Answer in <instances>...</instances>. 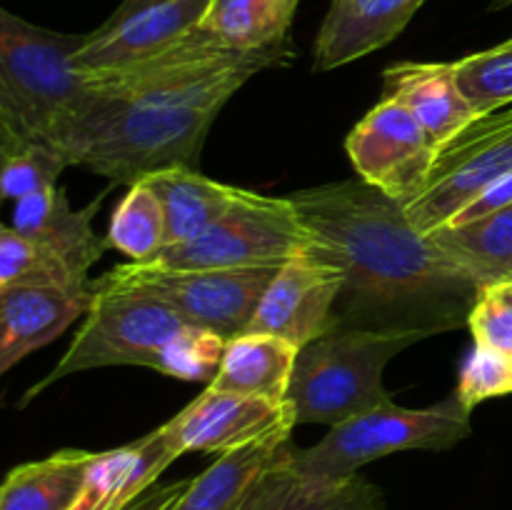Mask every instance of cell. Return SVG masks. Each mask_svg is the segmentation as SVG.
I'll use <instances>...</instances> for the list:
<instances>
[{"mask_svg": "<svg viewBox=\"0 0 512 510\" xmlns=\"http://www.w3.org/2000/svg\"><path fill=\"white\" fill-rule=\"evenodd\" d=\"M418 335L330 330L303 345L290 380L288 403L298 423L340 425L390 400L385 365L418 343Z\"/></svg>", "mask_w": 512, "mask_h": 510, "instance_id": "4", "label": "cell"}, {"mask_svg": "<svg viewBox=\"0 0 512 510\" xmlns=\"http://www.w3.org/2000/svg\"><path fill=\"white\" fill-rule=\"evenodd\" d=\"M453 65L460 90L478 115L498 113L512 103V38Z\"/></svg>", "mask_w": 512, "mask_h": 510, "instance_id": "28", "label": "cell"}, {"mask_svg": "<svg viewBox=\"0 0 512 510\" xmlns=\"http://www.w3.org/2000/svg\"><path fill=\"white\" fill-rule=\"evenodd\" d=\"M290 55L293 50L285 43L233 50L203 68L145 85L123 98L95 93L75 165L125 185L163 170H198L210 125L225 103L253 75L288 63Z\"/></svg>", "mask_w": 512, "mask_h": 510, "instance_id": "2", "label": "cell"}, {"mask_svg": "<svg viewBox=\"0 0 512 510\" xmlns=\"http://www.w3.org/2000/svg\"><path fill=\"white\" fill-rule=\"evenodd\" d=\"M83 280L50 250L25 238L10 225L0 228V288H85Z\"/></svg>", "mask_w": 512, "mask_h": 510, "instance_id": "27", "label": "cell"}, {"mask_svg": "<svg viewBox=\"0 0 512 510\" xmlns=\"http://www.w3.org/2000/svg\"><path fill=\"white\" fill-rule=\"evenodd\" d=\"M488 3H490V8L498 10V8H510L512 0H488Z\"/></svg>", "mask_w": 512, "mask_h": 510, "instance_id": "35", "label": "cell"}, {"mask_svg": "<svg viewBox=\"0 0 512 510\" xmlns=\"http://www.w3.org/2000/svg\"><path fill=\"white\" fill-rule=\"evenodd\" d=\"M428 235L478 280L480 288L512 280V205L470 223L440 225Z\"/></svg>", "mask_w": 512, "mask_h": 510, "instance_id": "23", "label": "cell"}, {"mask_svg": "<svg viewBox=\"0 0 512 510\" xmlns=\"http://www.w3.org/2000/svg\"><path fill=\"white\" fill-rule=\"evenodd\" d=\"M473 410L450 393L430 408H400L385 400L345 423L333 425L320 443L293 450L300 475L318 480H343L358 475L363 465L403 450H450L470 435Z\"/></svg>", "mask_w": 512, "mask_h": 510, "instance_id": "5", "label": "cell"}, {"mask_svg": "<svg viewBox=\"0 0 512 510\" xmlns=\"http://www.w3.org/2000/svg\"><path fill=\"white\" fill-rule=\"evenodd\" d=\"M110 248L128 255L130 263H150L168 245V220L163 200L148 180L130 185L128 195L118 203L108 228Z\"/></svg>", "mask_w": 512, "mask_h": 510, "instance_id": "25", "label": "cell"}, {"mask_svg": "<svg viewBox=\"0 0 512 510\" xmlns=\"http://www.w3.org/2000/svg\"><path fill=\"white\" fill-rule=\"evenodd\" d=\"M280 265L233 270H165L148 263L118 265L110 280L135 285L168 303L185 323L213 330L225 340L245 333L265 288Z\"/></svg>", "mask_w": 512, "mask_h": 510, "instance_id": "8", "label": "cell"}, {"mask_svg": "<svg viewBox=\"0 0 512 510\" xmlns=\"http://www.w3.org/2000/svg\"><path fill=\"white\" fill-rule=\"evenodd\" d=\"M385 98H395L423 123L438 145L480 118L455 78L453 63H395L385 70Z\"/></svg>", "mask_w": 512, "mask_h": 510, "instance_id": "18", "label": "cell"}, {"mask_svg": "<svg viewBox=\"0 0 512 510\" xmlns=\"http://www.w3.org/2000/svg\"><path fill=\"white\" fill-rule=\"evenodd\" d=\"M88 35H65L0 10V128L58 150L75 165L95 105L75 53Z\"/></svg>", "mask_w": 512, "mask_h": 510, "instance_id": "3", "label": "cell"}, {"mask_svg": "<svg viewBox=\"0 0 512 510\" xmlns=\"http://www.w3.org/2000/svg\"><path fill=\"white\" fill-rule=\"evenodd\" d=\"M98 453L60 450L13 468L0 488V510H73Z\"/></svg>", "mask_w": 512, "mask_h": 510, "instance_id": "22", "label": "cell"}, {"mask_svg": "<svg viewBox=\"0 0 512 510\" xmlns=\"http://www.w3.org/2000/svg\"><path fill=\"white\" fill-rule=\"evenodd\" d=\"M225 343L223 335L213 330L185 325L178 335L168 343L160 358L158 373L168 378L188 380V383H213L223 363Z\"/></svg>", "mask_w": 512, "mask_h": 510, "instance_id": "29", "label": "cell"}, {"mask_svg": "<svg viewBox=\"0 0 512 510\" xmlns=\"http://www.w3.org/2000/svg\"><path fill=\"white\" fill-rule=\"evenodd\" d=\"M440 145L400 100L383 98L345 140L355 173L400 205L423 190Z\"/></svg>", "mask_w": 512, "mask_h": 510, "instance_id": "10", "label": "cell"}, {"mask_svg": "<svg viewBox=\"0 0 512 510\" xmlns=\"http://www.w3.org/2000/svg\"><path fill=\"white\" fill-rule=\"evenodd\" d=\"M143 180H148L158 198L163 200L165 220H168V245L198 238L218 220H223L245 195L243 188L218 183L200 170L188 168L163 170Z\"/></svg>", "mask_w": 512, "mask_h": 510, "instance_id": "21", "label": "cell"}, {"mask_svg": "<svg viewBox=\"0 0 512 510\" xmlns=\"http://www.w3.org/2000/svg\"><path fill=\"white\" fill-rule=\"evenodd\" d=\"M190 480H170V483H155L150 485L145 493L130 500L123 510H173V505L183 498L188 490Z\"/></svg>", "mask_w": 512, "mask_h": 510, "instance_id": "33", "label": "cell"}, {"mask_svg": "<svg viewBox=\"0 0 512 510\" xmlns=\"http://www.w3.org/2000/svg\"><path fill=\"white\" fill-rule=\"evenodd\" d=\"M103 195L83 210H73L63 190L55 185L43 193L18 200L10 228L40 243L45 250L58 255L78 278L88 280V270L110 248L108 238H100L93 230V215L103 203Z\"/></svg>", "mask_w": 512, "mask_h": 510, "instance_id": "15", "label": "cell"}, {"mask_svg": "<svg viewBox=\"0 0 512 510\" xmlns=\"http://www.w3.org/2000/svg\"><path fill=\"white\" fill-rule=\"evenodd\" d=\"M290 200L313 235V253L345 275L335 330L423 340L468 325L480 283L410 223L398 200L360 178L298 190Z\"/></svg>", "mask_w": 512, "mask_h": 510, "instance_id": "1", "label": "cell"}, {"mask_svg": "<svg viewBox=\"0 0 512 510\" xmlns=\"http://www.w3.org/2000/svg\"><path fill=\"white\" fill-rule=\"evenodd\" d=\"M455 393L460 395L470 410L485 400L503 398L512 393V355L495 350L490 345L475 343L473 350L465 358L463 368L458 375V388Z\"/></svg>", "mask_w": 512, "mask_h": 510, "instance_id": "30", "label": "cell"}, {"mask_svg": "<svg viewBox=\"0 0 512 510\" xmlns=\"http://www.w3.org/2000/svg\"><path fill=\"white\" fill-rule=\"evenodd\" d=\"M468 328L475 343L512 355V280L480 288Z\"/></svg>", "mask_w": 512, "mask_h": 510, "instance_id": "31", "label": "cell"}, {"mask_svg": "<svg viewBox=\"0 0 512 510\" xmlns=\"http://www.w3.org/2000/svg\"><path fill=\"white\" fill-rule=\"evenodd\" d=\"M208 8L210 0H168L140 10L113 28L93 30L75 53V63L90 73L143 63L173 48L190 30L198 28Z\"/></svg>", "mask_w": 512, "mask_h": 510, "instance_id": "13", "label": "cell"}, {"mask_svg": "<svg viewBox=\"0 0 512 510\" xmlns=\"http://www.w3.org/2000/svg\"><path fill=\"white\" fill-rule=\"evenodd\" d=\"M185 325L190 323L153 293L103 275L95 280V300L70 348L43 380L28 388L18 408H25L58 380L83 370L110 365H145L158 370L163 350Z\"/></svg>", "mask_w": 512, "mask_h": 510, "instance_id": "6", "label": "cell"}, {"mask_svg": "<svg viewBox=\"0 0 512 510\" xmlns=\"http://www.w3.org/2000/svg\"><path fill=\"white\" fill-rule=\"evenodd\" d=\"M290 433L293 428H280L258 443L218 455L208 470L190 478L173 510H240L255 480L293 448Z\"/></svg>", "mask_w": 512, "mask_h": 510, "instance_id": "20", "label": "cell"}, {"mask_svg": "<svg viewBox=\"0 0 512 510\" xmlns=\"http://www.w3.org/2000/svg\"><path fill=\"white\" fill-rule=\"evenodd\" d=\"M510 170L512 110L480 115L440 145L423 190L405 205V213L415 228L433 233Z\"/></svg>", "mask_w": 512, "mask_h": 510, "instance_id": "9", "label": "cell"}, {"mask_svg": "<svg viewBox=\"0 0 512 510\" xmlns=\"http://www.w3.org/2000/svg\"><path fill=\"white\" fill-rule=\"evenodd\" d=\"M293 450L255 480L240 510H385L383 490L363 475L343 480L308 478L295 470Z\"/></svg>", "mask_w": 512, "mask_h": 510, "instance_id": "17", "label": "cell"}, {"mask_svg": "<svg viewBox=\"0 0 512 510\" xmlns=\"http://www.w3.org/2000/svg\"><path fill=\"white\" fill-rule=\"evenodd\" d=\"M95 280L85 288H0V373L53 343L73 320L88 315Z\"/></svg>", "mask_w": 512, "mask_h": 510, "instance_id": "14", "label": "cell"}, {"mask_svg": "<svg viewBox=\"0 0 512 510\" xmlns=\"http://www.w3.org/2000/svg\"><path fill=\"white\" fill-rule=\"evenodd\" d=\"M0 155H3L0 193L13 203L55 188L58 175L68 168V160L58 150L8 128H0Z\"/></svg>", "mask_w": 512, "mask_h": 510, "instance_id": "26", "label": "cell"}, {"mask_svg": "<svg viewBox=\"0 0 512 510\" xmlns=\"http://www.w3.org/2000/svg\"><path fill=\"white\" fill-rule=\"evenodd\" d=\"M160 3H168V0H123V3L115 8V13L110 15V18L105 20L100 28H113V25H118L120 20L130 18V15L140 13V10H145V8H153V5H160Z\"/></svg>", "mask_w": 512, "mask_h": 510, "instance_id": "34", "label": "cell"}, {"mask_svg": "<svg viewBox=\"0 0 512 510\" xmlns=\"http://www.w3.org/2000/svg\"><path fill=\"white\" fill-rule=\"evenodd\" d=\"M425 0H333L318 40L315 70H333L365 58L398 38Z\"/></svg>", "mask_w": 512, "mask_h": 510, "instance_id": "16", "label": "cell"}, {"mask_svg": "<svg viewBox=\"0 0 512 510\" xmlns=\"http://www.w3.org/2000/svg\"><path fill=\"white\" fill-rule=\"evenodd\" d=\"M298 353V345L278 335L240 333L225 343L223 363L208 388L285 403Z\"/></svg>", "mask_w": 512, "mask_h": 510, "instance_id": "19", "label": "cell"}, {"mask_svg": "<svg viewBox=\"0 0 512 510\" xmlns=\"http://www.w3.org/2000/svg\"><path fill=\"white\" fill-rule=\"evenodd\" d=\"M313 250V235L290 198L245 190L223 220L188 243L165 245L148 265L165 270H233L283 265Z\"/></svg>", "mask_w": 512, "mask_h": 510, "instance_id": "7", "label": "cell"}, {"mask_svg": "<svg viewBox=\"0 0 512 510\" xmlns=\"http://www.w3.org/2000/svg\"><path fill=\"white\" fill-rule=\"evenodd\" d=\"M173 433L183 453H230L268 438L280 428H295L293 405L270 403L253 395L205 388L173 420Z\"/></svg>", "mask_w": 512, "mask_h": 510, "instance_id": "12", "label": "cell"}, {"mask_svg": "<svg viewBox=\"0 0 512 510\" xmlns=\"http://www.w3.org/2000/svg\"><path fill=\"white\" fill-rule=\"evenodd\" d=\"M508 205H512V170L510 173L500 175L498 180H493V183H490L478 198L470 200V203L465 205V208L450 220V223H470V220H478L490 213H498V210L508 208Z\"/></svg>", "mask_w": 512, "mask_h": 510, "instance_id": "32", "label": "cell"}, {"mask_svg": "<svg viewBox=\"0 0 512 510\" xmlns=\"http://www.w3.org/2000/svg\"><path fill=\"white\" fill-rule=\"evenodd\" d=\"M300 0H210L200 28L238 50L285 43Z\"/></svg>", "mask_w": 512, "mask_h": 510, "instance_id": "24", "label": "cell"}, {"mask_svg": "<svg viewBox=\"0 0 512 510\" xmlns=\"http://www.w3.org/2000/svg\"><path fill=\"white\" fill-rule=\"evenodd\" d=\"M343 270L318 253L285 260L265 288L245 333H268L293 345L313 343L335 330V305L343 290Z\"/></svg>", "mask_w": 512, "mask_h": 510, "instance_id": "11", "label": "cell"}]
</instances>
